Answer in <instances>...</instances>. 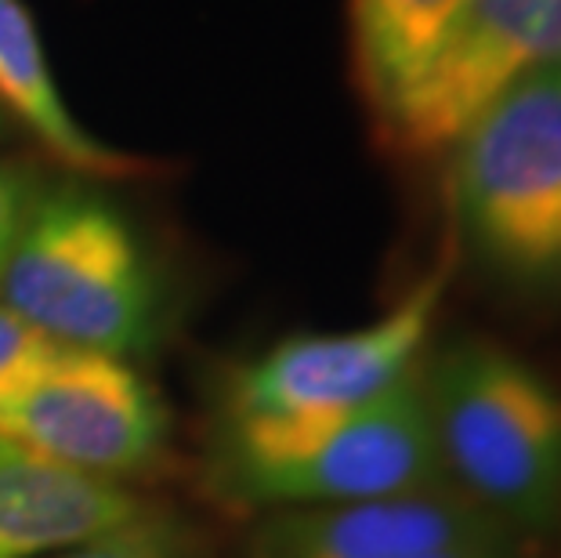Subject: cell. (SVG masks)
Segmentation results:
<instances>
[{"label":"cell","mask_w":561,"mask_h":558,"mask_svg":"<svg viewBox=\"0 0 561 558\" xmlns=\"http://www.w3.org/2000/svg\"><path fill=\"white\" fill-rule=\"evenodd\" d=\"M37 200L41 189L30 171H22L19 163H0V276H4L8 258L15 251Z\"/></svg>","instance_id":"13"},{"label":"cell","mask_w":561,"mask_h":558,"mask_svg":"<svg viewBox=\"0 0 561 558\" xmlns=\"http://www.w3.org/2000/svg\"><path fill=\"white\" fill-rule=\"evenodd\" d=\"M561 62V0H460L424 69L374 116L377 138L402 160L453 152L496 99Z\"/></svg>","instance_id":"5"},{"label":"cell","mask_w":561,"mask_h":558,"mask_svg":"<svg viewBox=\"0 0 561 558\" xmlns=\"http://www.w3.org/2000/svg\"><path fill=\"white\" fill-rule=\"evenodd\" d=\"M442 471L479 508L543 526L561 504V391L515 352L463 341L424 377Z\"/></svg>","instance_id":"2"},{"label":"cell","mask_w":561,"mask_h":558,"mask_svg":"<svg viewBox=\"0 0 561 558\" xmlns=\"http://www.w3.org/2000/svg\"><path fill=\"white\" fill-rule=\"evenodd\" d=\"M0 443L91 479L116 482L157 460L167 410L121 355L62 349L0 399Z\"/></svg>","instance_id":"6"},{"label":"cell","mask_w":561,"mask_h":558,"mask_svg":"<svg viewBox=\"0 0 561 558\" xmlns=\"http://www.w3.org/2000/svg\"><path fill=\"white\" fill-rule=\"evenodd\" d=\"M218 454L236 497L290 512L432 490L442 479L421 371L359 407L225 418Z\"/></svg>","instance_id":"1"},{"label":"cell","mask_w":561,"mask_h":558,"mask_svg":"<svg viewBox=\"0 0 561 558\" xmlns=\"http://www.w3.org/2000/svg\"><path fill=\"white\" fill-rule=\"evenodd\" d=\"M453 207L504 280L561 283V62L525 77L453 146Z\"/></svg>","instance_id":"4"},{"label":"cell","mask_w":561,"mask_h":558,"mask_svg":"<svg viewBox=\"0 0 561 558\" xmlns=\"http://www.w3.org/2000/svg\"><path fill=\"white\" fill-rule=\"evenodd\" d=\"M121 482L66 471L0 443V558H47L138 522Z\"/></svg>","instance_id":"9"},{"label":"cell","mask_w":561,"mask_h":558,"mask_svg":"<svg viewBox=\"0 0 561 558\" xmlns=\"http://www.w3.org/2000/svg\"><path fill=\"white\" fill-rule=\"evenodd\" d=\"M0 305L66 349L138 352L157 323V280L138 232L91 193H41L0 276Z\"/></svg>","instance_id":"3"},{"label":"cell","mask_w":561,"mask_h":558,"mask_svg":"<svg viewBox=\"0 0 561 558\" xmlns=\"http://www.w3.org/2000/svg\"><path fill=\"white\" fill-rule=\"evenodd\" d=\"M460 0H352V73L369 113H380L421 73Z\"/></svg>","instance_id":"11"},{"label":"cell","mask_w":561,"mask_h":558,"mask_svg":"<svg viewBox=\"0 0 561 558\" xmlns=\"http://www.w3.org/2000/svg\"><path fill=\"white\" fill-rule=\"evenodd\" d=\"M0 113L51 160L88 178H138L149 163L88 135L58 91L37 22L22 0H0Z\"/></svg>","instance_id":"10"},{"label":"cell","mask_w":561,"mask_h":558,"mask_svg":"<svg viewBox=\"0 0 561 558\" xmlns=\"http://www.w3.org/2000/svg\"><path fill=\"white\" fill-rule=\"evenodd\" d=\"M47 558H182V555L174 551V544L167 540L163 529H152L138 519L130 526L110 533V537L77 544V548H66Z\"/></svg>","instance_id":"14"},{"label":"cell","mask_w":561,"mask_h":558,"mask_svg":"<svg viewBox=\"0 0 561 558\" xmlns=\"http://www.w3.org/2000/svg\"><path fill=\"white\" fill-rule=\"evenodd\" d=\"M493 551V522L463 497L416 490L380 501L297 508L268 526L261 558H424Z\"/></svg>","instance_id":"8"},{"label":"cell","mask_w":561,"mask_h":558,"mask_svg":"<svg viewBox=\"0 0 561 558\" xmlns=\"http://www.w3.org/2000/svg\"><path fill=\"white\" fill-rule=\"evenodd\" d=\"M424 558H496V551H442V555H424Z\"/></svg>","instance_id":"15"},{"label":"cell","mask_w":561,"mask_h":558,"mask_svg":"<svg viewBox=\"0 0 561 558\" xmlns=\"http://www.w3.org/2000/svg\"><path fill=\"white\" fill-rule=\"evenodd\" d=\"M457 251L416 280L385 316L333 334H290L232 374L225 418H283L359 407L421 371Z\"/></svg>","instance_id":"7"},{"label":"cell","mask_w":561,"mask_h":558,"mask_svg":"<svg viewBox=\"0 0 561 558\" xmlns=\"http://www.w3.org/2000/svg\"><path fill=\"white\" fill-rule=\"evenodd\" d=\"M66 344L47 338L30 319L0 305V399L11 396L19 385H26L33 374H41Z\"/></svg>","instance_id":"12"}]
</instances>
